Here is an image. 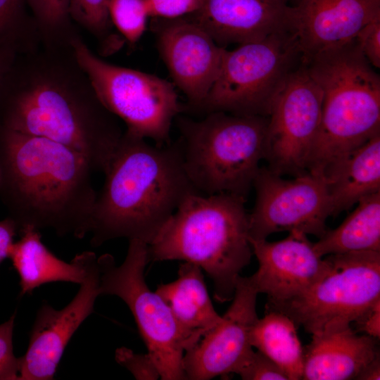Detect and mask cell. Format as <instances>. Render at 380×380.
I'll use <instances>...</instances> for the list:
<instances>
[{
    "instance_id": "obj_1",
    "label": "cell",
    "mask_w": 380,
    "mask_h": 380,
    "mask_svg": "<svg viewBox=\"0 0 380 380\" xmlns=\"http://www.w3.org/2000/svg\"><path fill=\"white\" fill-rule=\"evenodd\" d=\"M79 152L52 140L0 128V200L19 232L89 234L97 194Z\"/></svg>"
},
{
    "instance_id": "obj_2",
    "label": "cell",
    "mask_w": 380,
    "mask_h": 380,
    "mask_svg": "<svg viewBox=\"0 0 380 380\" xmlns=\"http://www.w3.org/2000/svg\"><path fill=\"white\" fill-rule=\"evenodd\" d=\"M104 174L91 220L94 247L118 238L148 244L182 201L199 194L186 174L179 141L151 145L125 132Z\"/></svg>"
},
{
    "instance_id": "obj_3",
    "label": "cell",
    "mask_w": 380,
    "mask_h": 380,
    "mask_svg": "<svg viewBox=\"0 0 380 380\" xmlns=\"http://www.w3.org/2000/svg\"><path fill=\"white\" fill-rule=\"evenodd\" d=\"M246 198L222 193L188 195L148 244L150 261L184 260L211 279L220 303L232 300L253 255Z\"/></svg>"
},
{
    "instance_id": "obj_4",
    "label": "cell",
    "mask_w": 380,
    "mask_h": 380,
    "mask_svg": "<svg viewBox=\"0 0 380 380\" xmlns=\"http://www.w3.org/2000/svg\"><path fill=\"white\" fill-rule=\"evenodd\" d=\"M303 63L323 94L307 170L323 176L332 165L380 134V77L355 41Z\"/></svg>"
},
{
    "instance_id": "obj_5",
    "label": "cell",
    "mask_w": 380,
    "mask_h": 380,
    "mask_svg": "<svg viewBox=\"0 0 380 380\" xmlns=\"http://www.w3.org/2000/svg\"><path fill=\"white\" fill-rule=\"evenodd\" d=\"M0 128L63 144L103 173L123 135L97 98L86 99L46 82L26 89L0 87Z\"/></svg>"
},
{
    "instance_id": "obj_6",
    "label": "cell",
    "mask_w": 380,
    "mask_h": 380,
    "mask_svg": "<svg viewBox=\"0 0 380 380\" xmlns=\"http://www.w3.org/2000/svg\"><path fill=\"white\" fill-rule=\"evenodd\" d=\"M200 120L176 118L186 174L201 194L246 198L264 158L268 118L211 112Z\"/></svg>"
},
{
    "instance_id": "obj_7",
    "label": "cell",
    "mask_w": 380,
    "mask_h": 380,
    "mask_svg": "<svg viewBox=\"0 0 380 380\" xmlns=\"http://www.w3.org/2000/svg\"><path fill=\"white\" fill-rule=\"evenodd\" d=\"M301 63L290 31L224 49L216 80L199 110L267 117L281 86Z\"/></svg>"
},
{
    "instance_id": "obj_8",
    "label": "cell",
    "mask_w": 380,
    "mask_h": 380,
    "mask_svg": "<svg viewBox=\"0 0 380 380\" xmlns=\"http://www.w3.org/2000/svg\"><path fill=\"white\" fill-rule=\"evenodd\" d=\"M148 262V244L137 239L129 240L120 265L111 255H101L98 258L99 293L116 296L128 306L160 379L186 380V343L168 305L146 284L144 270Z\"/></svg>"
},
{
    "instance_id": "obj_9",
    "label": "cell",
    "mask_w": 380,
    "mask_h": 380,
    "mask_svg": "<svg viewBox=\"0 0 380 380\" xmlns=\"http://www.w3.org/2000/svg\"><path fill=\"white\" fill-rule=\"evenodd\" d=\"M78 64L99 102L126 125V132L167 143L173 120L182 110L172 83L156 75L107 63L79 40L73 42Z\"/></svg>"
},
{
    "instance_id": "obj_10",
    "label": "cell",
    "mask_w": 380,
    "mask_h": 380,
    "mask_svg": "<svg viewBox=\"0 0 380 380\" xmlns=\"http://www.w3.org/2000/svg\"><path fill=\"white\" fill-rule=\"evenodd\" d=\"M329 270L304 293L267 305L289 316L311 335L350 325L380 300V251L327 255Z\"/></svg>"
},
{
    "instance_id": "obj_11",
    "label": "cell",
    "mask_w": 380,
    "mask_h": 380,
    "mask_svg": "<svg viewBox=\"0 0 380 380\" xmlns=\"http://www.w3.org/2000/svg\"><path fill=\"white\" fill-rule=\"evenodd\" d=\"M322 101L321 88L301 63L281 86L267 116L263 159L270 170L281 176L308 173Z\"/></svg>"
},
{
    "instance_id": "obj_12",
    "label": "cell",
    "mask_w": 380,
    "mask_h": 380,
    "mask_svg": "<svg viewBox=\"0 0 380 380\" xmlns=\"http://www.w3.org/2000/svg\"><path fill=\"white\" fill-rule=\"evenodd\" d=\"M293 177L260 167L253 184L256 199L249 214V239H267L285 231L320 238L327 232L331 206L324 177L308 172Z\"/></svg>"
},
{
    "instance_id": "obj_13",
    "label": "cell",
    "mask_w": 380,
    "mask_h": 380,
    "mask_svg": "<svg viewBox=\"0 0 380 380\" xmlns=\"http://www.w3.org/2000/svg\"><path fill=\"white\" fill-rule=\"evenodd\" d=\"M253 277L239 276L232 303L220 322L183 357L186 380H208L235 373L253 352L251 331L259 319Z\"/></svg>"
},
{
    "instance_id": "obj_14",
    "label": "cell",
    "mask_w": 380,
    "mask_h": 380,
    "mask_svg": "<svg viewBox=\"0 0 380 380\" xmlns=\"http://www.w3.org/2000/svg\"><path fill=\"white\" fill-rule=\"evenodd\" d=\"M84 255L86 276L73 299L61 310L46 303L37 311L27 350L20 357L19 380L53 379L72 336L94 312L100 296L98 258L91 251Z\"/></svg>"
},
{
    "instance_id": "obj_15",
    "label": "cell",
    "mask_w": 380,
    "mask_h": 380,
    "mask_svg": "<svg viewBox=\"0 0 380 380\" xmlns=\"http://www.w3.org/2000/svg\"><path fill=\"white\" fill-rule=\"evenodd\" d=\"M258 269L252 275L267 305L279 304L304 293L330 269L328 258L315 251L307 234L290 232L277 241L249 239Z\"/></svg>"
},
{
    "instance_id": "obj_16",
    "label": "cell",
    "mask_w": 380,
    "mask_h": 380,
    "mask_svg": "<svg viewBox=\"0 0 380 380\" xmlns=\"http://www.w3.org/2000/svg\"><path fill=\"white\" fill-rule=\"evenodd\" d=\"M158 47L174 83L199 110L217 76L224 48L191 20H170L157 32Z\"/></svg>"
},
{
    "instance_id": "obj_17",
    "label": "cell",
    "mask_w": 380,
    "mask_h": 380,
    "mask_svg": "<svg viewBox=\"0 0 380 380\" xmlns=\"http://www.w3.org/2000/svg\"><path fill=\"white\" fill-rule=\"evenodd\" d=\"M380 18V0H297L291 6L289 30L302 63L354 41L359 31Z\"/></svg>"
},
{
    "instance_id": "obj_18",
    "label": "cell",
    "mask_w": 380,
    "mask_h": 380,
    "mask_svg": "<svg viewBox=\"0 0 380 380\" xmlns=\"http://www.w3.org/2000/svg\"><path fill=\"white\" fill-rule=\"evenodd\" d=\"M289 0H205L190 19L218 44H244L290 31Z\"/></svg>"
},
{
    "instance_id": "obj_19",
    "label": "cell",
    "mask_w": 380,
    "mask_h": 380,
    "mask_svg": "<svg viewBox=\"0 0 380 380\" xmlns=\"http://www.w3.org/2000/svg\"><path fill=\"white\" fill-rule=\"evenodd\" d=\"M377 339L357 334L350 325L312 335L303 348L302 379H355L367 365L380 357Z\"/></svg>"
},
{
    "instance_id": "obj_20",
    "label": "cell",
    "mask_w": 380,
    "mask_h": 380,
    "mask_svg": "<svg viewBox=\"0 0 380 380\" xmlns=\"http://www.w3.org/2000/svg\"><path fill=\"white\" fill-rule=\"evenodd\" d=\"M156 292L168 305L182 332L187 346L186 351L221 320L222 317L212 304L202 270L196 265L187 262L181 264L177 279L158 285Z\"/></svg>"
},
{
    "instance_id": "obj_21",
    "label": "cell",
    "mask_w": 380,
    "mask_h": 380,
    "mask_svg": "<svg viewBox=\"0 0 380 380\" xmlns=\"http://www.w3.org/2000/svg\"><path fill=\"white\" fill-rule=\"evenodd\" d=\"M323 177L331 215L380 192V134L329 167Z\"/></svg>"
},
{
    "instance_id": "obj_22",
    "label": "cell",
    "mask_w": 380,
    "mask_h": 380,
    "mask_svg": "<svg viewBox=\"0 0 380 380\" xmlns=\"http://www.w3.org/2000/svg\"><path fill=\"white\" fill-rule=\"evenodd\" d=\"M18 234L20 239L14 242L9 258L20 278L21 295L30 293L47 283L65 281L81 284L84 281V252L67 262L46 247L39 230L27 227Z\"/></svg>"
},
{
    "instance_id": "obj_23",
    "label": "cell",
    "mask_w": 380,
    "mask_h": 380,
    "mask_svg": "<svg viewBox=\"0 0 380 380\" xmlns=\"http://www.w3.org/2000/svg\"><path fill=\"white\" fill-rule=\"evenodd\" d=\"M336 229L313 243L317 253L325 255L353 251H380V192L367 196Z\"/></svg>"
},
{
    "instance_id": "obj_24",
    "label": "cell",
    "mask_w": 380,
    "mask_h": 380,
    "mask_svg": "<svg viewBox=\"0 0 380 380\" xmlns=\"http://www.w3.org/2000/svg\"><path fill=\"white\" fill-rule=\"evenodd\" d=\"M251 343L274 362L289 380L302 379L303 348L297 327L289 316L266 308L265 316L258 319L251 331Z\"/></svg>"
},
{
    "instance_id": "obj_25",
    "label": "cell",
    "mask_w": 380,
    "mask_h": 380,
    "mask_svg": "<svg viewBox=\"0 0 380 380\" xmlns=\"http://www.w3.org/2000/svg\"><path fill=\"white\" fill-rule=\"evenodd\" d=\"M109 18L130 43L140 39L149 17L144 0H108Z\"/></svg>"
},
{
    "instance_id": "obj_26",
    "label": "cell",
    "mask_w": 380,
    "mask_h": 380,
    "mask_svg": "<svg viewBox=\"0 0 380 380\" xmlns=\"http://www.w3.org/2000/svg\"><path fill=\"white\" fill-rule=\"evenodd\" d=\"M235 374L243 380H289L284 371L270 358L257 350L237 368Z\"/></svg>"
},
{
    "instance_id": "obj_27",
    "label": "cell",
    "mask_w": 380,
    "mask_h": 380,
    "mask_svg": "<svg viewBox=\"0 0 380 380\" xmlns=\"http://www.w3.org/2000/svg\"><path fill=\"white\" fill-rule=\"evenodd\" d=\"M15 313L0 324V380H19L20 357L13 352Z\"/></svg>"
},
{
    "instance_id": "obj_28",
    "label": "cell",
    "mask_w": 380,
    "mask_h": 380,
    "mask_svg": "<svg viewBox=\"0 0 380 380\" xmlns=\"http://www.w3.org/2000/svg\"><path fill=\"white\" fill-rule=\"evenodd\" d=\"M115 359L138 380H156L160 378L158 369L151 355L136 353L129 348L116 349Z\"/></svg>"
},
{
    "instance_id": "obj_29",
    "label": "cell",
    "mask_w": 380,
    "mask_h": 380,
    "mask_svg": "<svg viewBox=\"0 0 380 380\" xmlns=\"http://www.w3.org/2000/svg\"><path fill=\"white\" fill-rule=\"evenodd\" d=\"M149 17L167 20L196 13L205 0H144Z\"/></svg>"
},
{
    "instance_id": "obj_30",
    "label": "cell",
    "mask_w": 380,
    "mask_h": 380,
    "mask_svg": "<svg viewBox=\"0 0 380 380\" xmlns=\"http://www.w3.org/2000/svg\"><path fill=\"white\" fill-rule=\"evenodd\" d=\"M358 49L374 68H380V18L365 25L354 39Z\"/></svg>"
},
{
    "instance_id": "obj_31",
    "label": "cell",
    "mask_w": 380,
    "mask_h": 380,
    "mask_svg": "<svg viewBox=\"0 0 380 380\" xmlns=\"http://www.w3.org/2000/svg\"><path fill=\"white\" fill-rule=\"evenodd\" d=\"M75 14L89 27L102 31L106 28L109 15L108 0H71Z\"/></svg>"
},
{
    "instance_id": "obj_32",
    "label": "cell",
    "mask_w": 380,
    "mask_h": 380,
    "mask_svg": "<svg viewBox=\"0 0 380 380\" xmlns=\"http://www.w3.org/2000/svg\"><path fill=\"white\" fill-rule=\"evenodd\" d=\"M36 15L49 25L60 23L65 16L69 0H28Z\"/></svg>"
},
{
    "instance_id": "obj_33",
    "label": "cell",
    "mask_w": 380,
    "mask_h": 380,
    "mask_svg": "<svg viewBox=\"0 0 380 380\" xmlns=\"http://www.w3.org/2000/svg\"><path fill=\"white\" fill-rule=\"evenodd\" d=\"M352 324L357 331L372 337H380V300L376 301Z\"/></svg>"
},
{
    "instance_id": "obj_34",
    "label": "cell",
    "mask_w": 380,
    "mask_h": 380,
    "mask_svg": "<svg viewBox=\"0 0 380 380\" xmlns=\"http://www.w3.org/2000/svg\"><path fill=\"white\" fill-rule=\"evenodd\" d=\"M21 0H0V46L6 40L16 20Z\"/></svg>"
},
{
    "instance_id": "obj_35",
    "label": "cell",
    "mask_w": 380,
    "mask_h": 380,
    "mask_svg": "<svg viewBox=\"0 0 380 380\" xmlns=\"http://www.w3.org/2000/svg\"><path fill=\"white\" fill-rule=\"evenodd\" d=\"M18 234L15 222L10 217L0 220V265L9 258L14 238Z\"/></svg>"
},
{
    "instance_id": "obj_36",
    "label": "cell",
    "mask_w": 380,
    "mask_h": 380,
    "mask_svg": "<svg viewBox=\"0 0 380 380\" xmlns=\"http://www.w3.org/2000/svg\"><path fill=\"white\" fill-rule=\"evenodd\" d=\"M356 380H379L380 379V357L367 365L357 374Z\"/></svg>"
},
{
    "instance_id": "obj_37",
    "label": "cell",
    "mask_w": 380,
    "mask_h": 380,
    "mask_svg": "<svg viewBox=\"0 0 380 380\" xmlns=\"http://www.w3.org/2000/svg\"><path fill=\"white\" fill-rule=\"evenodd\" d=\"M11 52L8 46H0V84L10 70Z\"/></svg>"
}]
</instances>
